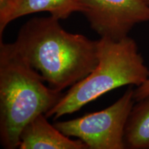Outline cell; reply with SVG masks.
<instances>
[{"instance_id":"3","label":"cell","mask_w":149,"mask_h":149,"mask_svg":"<svg viewBox=\"0 0 149 149\" xmlns=\"http://www.w3.org/2000/svg\"><path fill=\"white\" fill-rule=\"evenodd\" d=\"M149 78V69L130 37L119 41L98 40V62L93 71L71 86L46 114L56 120L78 111L87 104L124 86H139Z\"/></svg>"},{"instance_id":"9","label":"cell","mask_w":149,"mask_h":149,"mask_svg":"<svg viewBox=\"0 0 149 149\" xmlns=\"http://www.w3.org/2000/svg\"><path fill=\"white\" fill-rule=\"evenodd\" d=\"M149 95V78L142 84L137 86L134 90V99L135 101L138 102Z\"/></svg>"},{"instance_id":"4","label":"cell","mask_w":149,"mask_h":149,"mask_svg":"<svg viewBox=\"0 0 149 149\" xmlns=\"http://www.w3.org/2000/svg\"><path fill=\"white\" fill-rule=\"evenodd\" d=\"M133 87L107 109L73 120L55 122L54 126L68 137L82 141L88 149H125L124 131L135 103Z\"/></svg>"},{"instance_id":"6","label":"cell","mask_w":149,"mask_h":149,"mask_svg":"<svg viewBox=\"0 0 149 149\" xmlns=\"http://www.w3.org/2000/svg\"><path fill=\"white\" fill-rule=\"evenodd\" d=\"M47 12L58 19H66L73 13L82 12L79 0H8L0 6V40L11 22L21 17Z\"/></svg>"},{"instance_id":"5","label":"cell","mask_w":149,"mask_h":149,"mask_svg":"<svg viewBox=\"0 0 149 149\" xmlns=\"http://www.w3.org/2000/svg\"><path fill=\"white\" fill-rule=\"evenodd\" d=\"M82 13L100 37L119 41L136 24L149 22V6L143 0H79Z\"/></svg>"},{"instance_id":"11","label":"cell","mask_w":149,"mask_h":149,"mask_svg":"<svg viewBox=\"0 0 149 149\" xmlns=\"http://www.w3.org/2000/svg\"><path fill=\"white\" fill-rule=\"evenodd\" d=\"M143 1H144V2L146 3V4H147V5H148V6H149V0H143Z\"/></svg>"},{"instance_id":"7","label":"cell","mask_w":149,"mask_h":149,"mask_svg":"<svg viewBox=\"0 0 149 149\" xmlns=\"http://www.w3.org/2000/svg\"><path fill=\"white\" fill-rule=\"evenodd\" d=\"M45 114L35 117L22 130L19 149H88L80 139H72L50 124Z\"/></svg>"},{"instance_id":"8","label":"cell","mask_w":149,"mask_h":149,"mask_svg":"<svg viewBox=\"0 0 149 149\" xmlns=\"http://www.w3.org/2000/svg\"><path fill=\"white\" fill-rule=\"evenodd\" d=\"M126 148L149 149V95L136 102L124 131Z\"/></svg>"},{"instance_id":"2","label":"cell","mask_w":149,"mask_h":149,"mask_svg":"<svg viewBox=\"0 0 149 149\" xmlns=\"http://www.w3.org/2000/svg\"><path fill=\"white\" fill-rule=\"evenodd\" d=\"M44 82L14 43L0 40V142L3 148H17L28 123L46 115L64 95Z\"/></svg>"},{"instance_id":"10","label":"cell","mask_w":149,"mask_h":149,"mask_svg":"<svg viewBox=\"0 0 149 149\" xmlns=\"http://www.w3.org/2000/svg\"><path fill=\"white\" fill-rule=\"evenodd\" d=\"M7 1H8V0H0V6L3 5V3H5Z\"/></svg>"},{"instance_id":"1","label":"cell","mask_w":149,"mask_h":149,"mask_svg":"<svg viewBox=\"0 0 149 149\" xmlns=\"http://www.w3.org/2000/svg\"><path fill=\"white\" fill-rule=\"evenodd\" d=\"M59 21L51 15L31 19L22 26L13 43L48 86L61 92L95 68L98 40L67 32Z\"/></svg>"}]
</instances>
